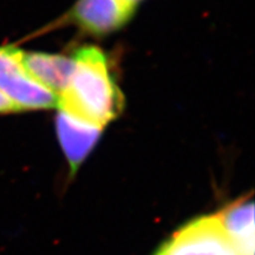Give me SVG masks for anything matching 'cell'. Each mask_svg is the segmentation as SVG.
<instances>
[{
  "label": "cell",
  "instance_id": "ba28073f",
  "mask_svg": "<svg viewBox=\"0 0 255 255\" xmlns=\"http://www.w3.org/2000/svg\"><path fill=\"white\" fill-rule=\"evenodd\" d=\"M18 113L17 108L14 107L13 103L8 100L6 96L0 91V114H13Z\"/></svg>",
  "mask_w": 255,
  "mask_h": 255
},
{
  "label": "cell",
  "instance_id": "5b68a950",
  "mask_svg": "<svg viewBox=\"0 0 255 255\" xmlns=\"http://www.w3.org/2000/svg\"><path fill=\"white\" fill-rule=\"evenodd\" d=\"M56 128L59 144L69 163L70 174L75 175L100 141L104 128L63 110H58Z\"/></svg>",
  "mask_w": 255,
  "mask_h": 255
},
{
  "label": "cell",
  "instance_id": "7a4b0ae2",
  "mask_svg": "<svg viewBox=\"0 0 255 255\" xmlns=\"http://www.w3.org/2000/svg\"><path fill=\"white\" fill-rule=\"evenodd\" d=\"M20 52L15 47H0V91L18 111L57 107L58 97L28 75L21 63Z\"/></svg>",
  "mask_w": 255,
  "mask_h": 255
},
{
  "label": "cell",
  "instance_id": "6da1fadb",
  "mask_svg": "<svg viewBox=\"0 0 255 255\" xmlns=\"http://www.w3.org/2000/svg\"><path fill=\"white\" fill-rule=\"evenodd\" d=\"M73 71L68 87L58 96V110L104 128L122 114L121 91L107 56L100 47L87 45L72 56Z\"/></svg>",
  "mask_w": 255,
  "mask_h": 255
},
{
  "label": "cell",
  "instance_id": "8992f818",
  "mask_svg": "<svg viewBox=\"0 0 255 255\" xmlns=\"http://www.w3.org/2000/svg\"><path fill=\"white\" fill-rule=\"evenodd\" d=\"M20 59L28 75L57 97L68 87L73 71L72 56L21 51Z\"/></svg>",
  "mask_w": 255,
  "mask_h": 255
},
{
  "label": "cell",
  "instance_id": "3957f363",
  "mask_svg": "<svg viewBox=\"0 0 255 255\" xmlns=\"http://www.w3.org/2000/svg\"><path fill=\"white\" fill-rule=\"evenodd\" d=\"M156 255H238L218 214L191 220Z\"/></svg>",
  "mask_w": 255,
  "mask_h": 255
},
{
  "label": "cell",
  "instance_id": "52a82bcc",
  "mask_svg": "<svg viewBox=\"0 0 255 255\" xmlns=\"http://www.w3.org/2000/svg\"><path fill=\"white\" fill-rule=\"evenodd\" d=\"M226 234L238 255H254L253 200L242 197L218 213Z\"/></svg>",
  "mask_w": 255,
  "mask_h": 255
},
{
  "label": "cell",
  "instance_id": "277c9868",
  "mask_svg": "<svg viewBox=\"0 0 255 255\" xmlns=\"http://www.w3.org/2000/svg\"><path fill=\"white\" fill-rule=\"evenodd\" d=\"M135 8L126 0H77L69 19L88 33L104 36L123 27Z\"/></svg>",
  "mask_w": 255,
  "mask_h": 255
},
{
  "label": "cell",
  "instance_id": "9c48e42d",
  "mask_svg": "<svg viewBox=\"0 0 255 255\" xmlns=\"http://www.w3.org/2000/svg\"><path fill=\"white\" fill-rule=\"evenodd\" d=\"M126 1H128V2H129V4H131L133 6H136L139 1H141V0H126Z\"/></svg>",
  "mask_w": 255,
  "mask_h": 255
}]
</instances>
